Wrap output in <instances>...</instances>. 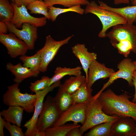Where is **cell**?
Segmentation results:
<instances>
[{
    "label": "cell",
    "instance_id": "obj_24",
    "mask_svg": "<svg viewBox=\"0 0 136 136\" xmlns=\"http://www.w3.org/2000/svg\"><path fill=\"white\" fill-rule=\"evenodd\" d=\"M86 82V77L81 74L70 77L65 81L62 85L65 90L72 94Z\"/></svg>",
    "mask_w": 136,
    "mask_h": 136
},
{
    "label": "cell",
    "instance_id": "obj_42",
    "mask_svg": "<svg viewBox=\"0 0 136 136\" xmlns=\"http://www.w3.org/2000/svg\"><path fill=\"white\" fill-rule=\"evenodd\" d=\"M11 0V1H12V2H13V3H14L15 2V0Z\"/></svg>",
    "mask_w": 136,
    "mask_h": 136
},
{
    "label": "cell",
    "instance_id": "obj_15",
    "mask_svg": "<svg viewBox=\"0 0 136 136\" xmlns=\"http://www.w3.org/2000/svg\"><path fill=\"white\" fill-rule=\"evenodd\" d=\"M115 72L112 68L107 67L104 64L99 62L96 60H94L91 63L88 69L86 80L87 84L91 88L97 80L109 78Z\"/></svg>",
    "mask_w": 136,
    "mask_h": 136
},
{
    "label": "cell",
    "instance_id": "obj_4",
    "mask_svg": "<svg viewBox=\"0 0 136 136\" xmlns=\"http://www.w3.org/2000/svg\"><path fill=\"white\" fill-rule=\"evenodd\" d=\"M119 118L117 116L109 115L105 113L98 99L93 96L88 104L85 119L83 124L80 127V130L83 135L85 132L97 125L116 120Z\"/></svg>",
    "mask_w": 136,
    "mask_h": 136
},
{
    "label": "cell",
    "instance_id": "obj_21",
    "mask_svg": "<svg viewBox=\"0 0 136 136\" xmlns=\"http://www.w3.org/2000/svg\"><path fill=\"white\" fill-rule=\"evenodd\" d=\"M92 89L88 85L87 82L84 83L76 92L71 94L72 105L76 104H88L91 100Z\"/></svg>",
    "mask_w": 136,
    "mask_h": 136
},
{
    "label": "cell",
    "instance_id": "obj_9",
    "mask_svg": "<svg viewBox=\"0 0 136 136\" xmlns=\"http://www.w3.org/2000/svg\"><path fill=\"white\" fill-rule=\"evenodd\" d=\"M117 68L118 70L109 77L108 81L104 85L101 89L96 94L97 96H98L105 89L118 79L121 78L125 79L127 81L129 86H133L132 78L135 69L132 60L128 58L123 59L118 64Z\"/></svg>",
    "mask_w": 136,
    "mask_h": 136
},
{
    "label": "cell",
    "instance_id": "obj_34",
    "mask_svg": "<svg viewBox=\"0 0 136 136\" xmlns=\"http://www.w3.org/2000/svg\"><path fill=\"white\" fill-rule=\"evenodd\" d=\"M80 127H75L72 129L67 134L66 136H82L83 134L80 130Z\"/></svg>",
    "mask_w": 136,
    "mask_h": 136
},
{
    "label": "cell",
    "instance_id": "obj_5",
    "mask_svg": "<svg viewBox=\"0 0 136 136\" xmlns=\"http://www.w3.org/2000/svg\"><path fill=\"white\" fill-rule=\"evenodd\" d=\"M61 114L54 98L47 96L44 102L43 108L38 120V130L45 131L47 129L53 127Z\"/></svg>",
    "mask_w": 136,
    "mask_h": 136
},
{
    "label": "cell",
    "instance_id": "obj_22",
    "mask_svg": "<svg viewBox=\"0 0 136 136\" xmlns=\"http://www.w3.org/2000/svg\"><path fill=\"white\" fill-rule=\"evenodd\" d=\"M82 69V67L80 66L73 68L57 67L55 70L54 74L50 78L48 87L60 81L66 76H77L81 75Z\"/></svg>",
    "mask_w": 136,
    "mask_h": 136
},
{
    "label": "cell",
    "instance_id": "obj_35",
    "mask_svg": "<svg viewBox=\"0 0 136 136\" xmlns=\"http://www.w3.org/2000/svg\"><path fill=\"white\" fill-rule=\"evenodd\" d=\"M36 0H15L14 3L17 6H20L22 5L27 6L30 3Z\"/></svg>",
    "mask_w": 136,
    "mask_h": 136
},
{
    "label": "cell",
    "instance_id": "obj_33",
    "mask_svg": "<svg viewBox=\"0 0 136 136\" xmlns=\"http://www.w3.org/2000/svg\"><path fill=\"white\" fill-rule=\"evenodd\" d=\"M5 127L9 132L11 136H24V133L22 129L15 124L12 125L10 122L6 121Z\"/></svg>",
    "mask_w": 136,
    "mask_h": 136
},
{
    "label": "cell",
    "instance_id": "obj_37",
    "mask_svg": "<svg viewBox=\"0 0 136 136\" xmlns=\"http://www.w3.org/2000/svg\"><path fill=\"white\" fill-rule=\"evenodd\" d=\"M0 115V136H4V128L6 121Z\"/></svg>",
    "mask_w": 136,
    "mask_h": 136
},
{
    "label": "cell",
    "instance_id": "obj_8",
    "mask_svg": "<svg viewBox=\"0 0 136 136\" xmlns=\"http://www.w3.org/2000/svg\"><path fill=\"white\" fill-rule=\"evenodd\" d=\"M60 84V81H58L36 94H37L38 97L35 106L33 114L32 117L26 122L24 125V126L26 129L24 133L25 136H36L38 131L37 127V121L43 108L44 98L49 92L55 88L58 87Z\"/></svg>",
    "mask_w": 136,
    "mask_h": 136
},
{
    "label": "cell",
    "instance_id": "obj_11",
    "mask_svg": "<svg viewBox=\"0 0 136 136\" xmlns=\"http://www.w3.org/2000/svg\"><path fill=\"white\" fill-rule=\"evenodd\" d=\"M0 42L6 48L11 57L15 58L25 55L28 48L25 42L13 33H0Z\"/></svg>",
    "mask_w": 136,
    "mask_h": 136
},
{
    "label": "cell",
    "instance_id": "obj_1",
    "mask_svg": "<svg viewBox=\"0 0 136 136\" xmlns=\"http://www.w3.org/2000/svg\"><path fill=\"white\" fill-rule=\"evenodd\" d=\"M131 97L126 92L117 95L109 89L100 93L97 98L106 114L119 117H129L136 122V103L130 101Z\"/></svg>",
    "mask_w": 136,
    "mask_h": 136
},
{
    "label": "cell",
    "instance_id": "obj_44",
    "mask_svg": "<svg viewBox=\"0 0 136 136\" xmlns=\"http://www.w3.org/2000/svg\"><path fill=\"white\" fill-rule=\"evenodd\" d=\"M134 0H130L131 1H134Z\"/></svg>",
    "mask_w": 136,
    "mask_h": 136
},
{
    "label": "cell",
    "instance_id": "obj_13",
    "mask_svg": "<svg viewBox=\"0 0 136 136\" xmlns=\"http://www.w3.org/2000/svg\"><path fill=\"white\" fill-rule=\"evenodd\" d=\"M88 104L80 103L72 105L67 110L61 114L54 126L64 124L71 121L83 124L85 119Z\"/></svg>",
    "mask_w": 136,
    "mask_h": 136
},
{
    "label": "cell",
    "instance_id": "obj_45",
    "mask_svg": "<svg viewBox=\"0 0 136 136\" xmlns=\"http://www.w3.org/2000/svg\"></svg>",
    "mask_w": 136,
    "mask_h": 136
},
{
    "label": "cell",
    "instance_id": "obj_19",
    "mask_svg": "<svg viewBox=\"0 0 136 136\" xmlns=\"http://www.w3.org/2000/svg\"><path fill=\"white\" fill-rule=\"evenodd\" d=\"M24 110V109L20 106H9L7 109L1 111L0 115L6 121L20 127Z\"/></svg>",
    "mask_w": 136,
    "mask_h": 136
},
{
    "label": "cell",
    "instance_id": "obj_17",
    "mask_svg": "<svg viewBox=\"0 0 136 136\" xmlns=\"http://www.w3.org/2000/svg\"><path fill=\"white\" fill-rule=\"evenodd\" d=\"M6 68L14 76L13 81L16 83L20 84L27 78L36 77L38 75L30 69L23 66L20 63L14 65L9 62L6 64Z\"/></svg>",
    "mask_w": 136,
    "mask_h": 136
},
{
    "label": "cell",
    "instance_id": "obj_40",
    "mask_svg": "<svg viewBox=\"0 0 136 136\" xmlns=\"http://www.w3.org/2000/svg\"><path fill=\"white\" fill-rule=\"evenodd\" d=\"M132 4L133 5H136V0H134L132 1Z\"/></svg>",
    "mask_w": 136,
    "mask_h": 136
},
{
    "label": "cell",
    "instance_id": "obj_26",
    "mask_svg": "<svg viewBox=\"0 0 136 136\" xmlns=\"http://www.w3.org/2000/svg\"><path fill=\"white\" fill-rule=\"evenodd\" d=\"M81 126L80 125L76 123L73 124H64L54 126L45 131V136H66L72 129Z\"/></svg>",
    "mask_w": 136,
    "mask_h": 136
},
{
    "label": "cell",
    "instance_id": "obj_32",
    "mask_svg": "<svg viewBox=\"0 0 136 136\" xmlns=\"http://www.w3.org/2000/svg\"><path fill=\"white\" fill-rule=\"evenodd\" d=\"M112 46L117 49L119 53L126 57L128 56L133 48L131 43L126 40H121Z\"/></svg>",
    "mask_w": 136,
    "mask_h": 136
},
{
    "label": "cell",
    "instance_id": "obj_29",
    "mask_svg": "<svg viewBox=\"0 0 136 136\" xmlns=\"http://www.w3.org/2000/svg\"><path fill=\"white\" fill-rule=\"evenodd\" d=\"M26 7L32 14H41L47 19H51L48 13V6L43 0H36L33 1L29 4Z\"/></svg>",
    "mask_w": 136,
    "mask_h": 136
},
{
    "label": "cell",
    "instance_id": "obj_38",
    "mask_svg": "<svg viewBox=\"0 0 136 136\" xmlns=\"http://www.w3.org/2000/svg\"><path fill=\"white\" fill-rule=\"evenodd\" d=\"M132 80L133 85L134 86L135 88V93L134 95V97L132 100V102L136 103V71L135 70L134 71L133 73Z\"/></svg>",
    "mask_w": 136,
    "mask_h": 136
},
{
    "label": "cell",
    "instance_id": "obj_10",
    "mask_svg": "<svg viewBox=\"0 0 136 136\" xmlns=\"http://www.w3.org/2000/svg\"><path fill=\"white\" fill-rule=\"evenodd\" d=\"M14 9L13 17L10 22L17 28L22 27V24L27 23L37 27L46 24L47 18L45 17L37 18L33 17L28 12L26 6L24 5L19 7L14 3H11Z\"/></svg>",
    "mask_w": 136,
    "mask_h": 136
},
{
    "label": "cell",
    "instance_id": "obj_12",
    "mask_svg": "<svg viewBox=\"0 0 136 136\" xmlns=\"http://www.w3.org/2000/svg\"><path fill=\"white\" fill-rule=\"evenodd\" d=\"M6 23L9 31L13 33L24 42L27 46L29 50L34 49L35 42L38 38V27L25 23L22 24L21 29H19L10 22Z\"/></svg>",
    "mask_w": 136,
    "mask_h": 136
},
{
    "label": "cell",
    "instance_id": "obj_39",
    "mask_svg": "<svg viewBox=\"0 0 136 136\" xmlns=\"http://www.w3.org/2000/svg\"><path fill=\"white\" fill-rule=\"evenodd\" d=\"M113 1L115 4L118 5L122 4H129L130 0H113Z\"/></svg>",
    "mask_w": 136,
    "mask_h": 136
},
{
    "label": "cell",
    "instance_id": "obj_23",
    "mask_svg": "<svg viewBox=\"0 0 136 136\" xmlns=\"http://www.w3.org/2000/svg\"><path fill=\"white\" fill-rule=\"evenodd\" d=\"M20 59L22 62L23 66L30 69L39 75L40 72V67L41 62V52L40 50L31 56L25 55L21 56Z\"/></svg>",
    "mask_w": 136,
    "mask_h": 136
},
{
    "label": "cell",
    "instance_id": "obj_6",
    "mask_svg": "<svg viewBox=\"0 0 136 136\" xmlns=\"http://www.w3.org/2000/svg\"><path fill=\"white\" fill-rule=\"evenodd\" d=\"M74 36L72 35L59 41L54 40L50 35L46 37L43 47L40 49L41 52V62L40 67V72H45L48 66L57 54L60 48L67 44Z\"/></svg>",
    "mask_w": 136,
    "mask_h": 136
},
{
    "label": "cell",
    "instance_id": "obj_18",
    "mask_svg": "<svg viewBox=\"0 0 136 136\" xmlns=\"http://www.w3.org/2000/svg\"><path fill=\"white\" fill-rule=\"evenodd\" d=\"M98 6L102 8L115 12L123 17L127 23L132 24L136 19V5L121 8L111 7L102 1L99 2Z\"/></svg>",
    "mask_w": 136,
    "mask_h": 136
},
{
    "label": "cell",
    "instance_id": "obj_7",
    "mask_svg": "<svg viewBox=\"0 0 136 136\" xmlns=\"http://www.w3.org/2000/svg\"><path fill=\"white\" fill-rule=\"evenodd\" d=\"M113 46L120 41H129L132 46V51L136 54V26L127 23L117 25L113 27L107 34Z\"/></svg>",
    "mask_w": 136,
    "mask_h": 136
},
{
    "label": "cell",
    "instance_id": "obj_20",
    "mask_svg": "<svg viewBox=\"0 0 136 136\" xmlns=\"http://www.w3.org/2000/svg\"><path fill=\"white\" fill-rule=\"evenodd\" d=\"M54 99L61 114L66 111L72 105L71 94L61 84L58 87L57 92Z\"/></svg>",
    "mask_w": 136,
    "mask_h": 136
},
{
    "label": "cell",
    "instance_id": "obj_27",
    "mask_svg": "<svg viewBox=\"0 0 136 136\" xmlns=\"http://www.w3.org/2000/svg\"><path fill=\"white\" fill-rule=\"evenodd\" d=\"M48 13L50 17V20L52 22L56 20L57 17L60 14L69 12L76 13L80 15L85 13V9L81 7V5H78L65 8H56L51 6L48 7Z\"/></svg>",
    "mask_w": 136,
    "mask_h": 136
},
{
    "label": "cell",
    "instance_id": "obj_36",
    "mask_svg": "<svg viewBox=\"0 0 136 136\" xmlns=\"http://www.w3.org/2000/svg\"><path fill=\"white\" fill-rule=\"evenodd\" d=\"M8 31V27L6 23L0 21V33L7 34Z\"/></svg>",
    "mask_w": 136,
    "mask_h": 136
},
{
    "label": "cell",
    "instance_id": "obj_25",
    "mask_svg": "<svg viewBox=\"0 0 136 136\" xmlns=\"http://www.w3.org/2000/svg\"><path fill=\"white\" fill-rule=\"evenodd\" d=\"M116 120L106 122L97 125L90 128L89 131L85 134L84 136H110L111 128Z\"/></svg>",
    "mask_w": 136,
    "mask_h": 136
},
{
    "label": "cell",
    "instance_id": "obj_14",
    "mask_svg": "<svg viewBox=\"0 0 136 136\" xmlns=\"http://www.w3.org/2000/svg\"><path fill=\"white\" fill-rule=\"evenodd\" d=\"M136 124L130 117H119L112 126L110 136H135Z\"/></svg>",
    "mask_w": 136,
    "mask_h": 136
},
{
    "label": "cell",
    "instance_id": "obj_41",
    "mask_svg": "<svg viewBox=\"0 0 136 136\" xmlns=\"http://www.w3.org/2000/svg\"><path fill=\"white\" fill-rule=\"evenodd\" d=\"M135 69V70L136 71V61H133Z\"/></svg>",
    "mask_w": 136,
    "mask_h": 136
},
{
    "label": "cell",
    "instance_id": "obj_28",
    "mask_svg": "<svg viewBox=\"0 0 136 136\" xmlns=\"http://www.w3.org/2000/svg\"><path fill=\"white\" fill-rule=\"evenodd\" d=\"M14 13V7L9 0H0V20L5 23L10 22Z\"/></svg>",
    "mask_w": 136,
    "mask_h": 136
},
{
    "label": "cell",
    "instance_id": "obj_16",
    "mask_svg": "<svg viewBox=\"0 0 136 136\" xmlns=\"http://www.w3.org/2000/svg\"><path fill=\"white\" fill-rule=\"evenodd\" d=\"M71 49L73 53L80 61L87 80L89 65L92 61L96 60L97 54L94 52H89L84 44H77Z\"/></svg>",
    "mask_w": 136,
    "mask_h": 136
},
{
    "label": "cell",
    "instance_id": "obj_43",
    "mask_svg": "<svg viewBox=\"0 0 136 136\" xmlns=\"http://www.w3.org/2000/svg\"><path fill=\"white\" fill-rule=\"evenodd\" d=\"M135 22L136 24V19L135 20Z\"/></svg>",
    "mask_w": 136,
    "mask_h": 136
},
{
    "label": "cell",
    "instance_id": "obj_2",
    "mask_svg": "<svg viewBox=\"0 0 136 136\" xmlns=\"http://www.w3.org/2000/svg\"><path fill=\"white\" fill-rule=\"evenodd\" d=\"M19 84L16 83L8 87L3 96V101L7 106H16L23 108L27 112H33L38 97L37 94L22 93L19 88Z\"/></svg>",
    "mask_w": 136,
    "mask_h": 136
},
{
    "label": "cell",
    "instance_id": "obj_31",
    "mask_svg": "<svg viewBox=\"0 0 136 136\" xmlns=\"http://www.w3.org/2000/svg\"><path fill=\"white\" fill-rule=\"evenodd\" d=\"M50 78L44 76L34 82L31 83L29 86L30 90L37 94L48 87Z\"/></svg>",
    "mask_w": 136,
    "mask_h": 136
},
{
    "label": "cell",
    "instance_id": "obj_3",
    "mask_svg": "<svg viewBox=\"0 0 136 136\" xmlns=\"http://www.w3.org/2000/svg\"><path fill=\"white\" fill-rule=\"evenodd\" d=\"M85 13H90L99 18L102 25V28L98 35L100 38L107 37L106 32L111 27L127 23L125 19L118 14L99 7L94 1H92L86 6Z\"/></svg>",
    "mask_w": 136,
    "mask_h": 136
},
{
    "label": "cell",
    "instance_id": "obj_30",
    "mask_svg": "<svg viewBox=\"0 0 136 136\" xmlns=\"http://www.w3.org/2000/svg\"><path fill=\"white\" fill-rule=\"evenodd\" d=\"M48 7L55 5H59L64 7L69 8L74 6L80 5L86 6L89 2L87 0H43Z\"/></svg>",
    "mask_w": 136,
    "mask_h": 136
}]
</instances>
